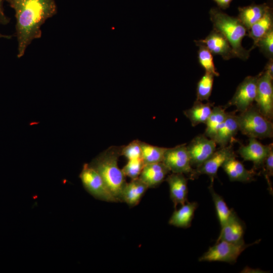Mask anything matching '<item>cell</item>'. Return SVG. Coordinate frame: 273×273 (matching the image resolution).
I'll use <instances>...</instances> for the list:
<instances>
[{"mask_svg":"<svg viewBox=\"0 0 273 273\" xmlns=\"http://www.w3.org/2000/svg\"><path fill=\"white\" fill-rule=\"evenodd\" d=\"M15 12L17 57L25 54L34 39L40 38L41 26L57 12L54 0H6Z\"/></svg>","mask_w":273,"mask_h":273,"instance_id":"6da1fadb","label":"cell"},{"mask_svg":"<svg viewBox=\"0 0 273 273\" xmlns=\"http://www.w3.org/2000/svg\"><path fill=\"white\" fill-rule=\"evenodd\" d=\"M122 148L110 147L89 163L100 174L118 202H121L122 193L127 183L125 175L118 165Z\"/></svg>","mask_w":273,"mask_h":273,"instance_id":"7a4b0ae2","label":"cell"},{"mask_svg":"<svg viewBox=\"0 0 273 273\" xmlns=\"http://www.w3.org/2000/svg\"><path fill=\"white\" fill-rule=\"evenodd\" d=\"M210 19L213 29L219 32L229 42L237 58L247 60L252 50H247L242 45V41L247 35L248 30L237 17L231 16L217 8H212L209 11Z\"/></svg>","mask_w":273,"mask_h":273,"instance_id":"3957f363","label":"cell"},{"mask_svg":"<svg viewBox=\"0 0 273 273\" xmlns=\"http://www.w3.org/2000/svg\"><path fill=\"white\" fill-rule=\"evenodd\" d=\"M239 129L249 136L255 139L271 138L273 136L271 121L263 116L256 106L252 105L237 115Z\"/></svg>","mask_w":273,"mask_h":273,"instance_id":"277c9868","label":"cell"},{"mask_svg":"<svg viewBox=\"0 0 273 273\" xmlns=\"http://www.w3.org/2000/svg\"><path fill=\"white\" fill-rule=\"evenodd\" d=\"M259 242L258 240L252 244H246L244 241L239 243H233L225 241H219L209 248L200 256L199 261H221L235 263L240 255L247 247Z\"/></svg>","mask_w":273,"mask_h":273,"instance_id":"5b68a950","label":"cell"},{"mask_svg":"<svg viewBox=\"0 0 273 273\" xmlns=\"http://www.w3.org/2000/svg\"><path fill=\"white\" fill-rule=\"evenodd\" d=\"M79 178L85 190L95 198L108 202H118L100 174L89 164H83Z\"/></svg>","mask_w":273,"mask_h":273,"instance_id":"8992f818","label":"cell"},{"mask_svg":"<svg viewBox=\"0 0 273 273\" xmlns=\"http://www.w3.org/2000/svg\"><path fill=\"white\" fill-rule=\"evenodd\" d=\"M272 79L268 73L263 71L258 75L256 95L255 101L260 112L271 121L273 117Z\"/></svg>","mask_w":273,"mask_h":273,"instance_id":"52a82bcc","label":"cell"},{"mask_svg":"<svg viewBox=\"0 0 273 273\" xmlns=\"http://www.w3.org/2000/svg\"><path fill=\"white\" fill-rule=\"evenodd\" d=\"M162 162L173 173L193 174L194 168L191 164L190 159L186 144L166 148Z\"/></svg>","mask_w":273,"mask_h":273,"instance_id":"ba28073f","label":"cell"},{"mask_svg":"<svg viewBox=\"0 0 273 273\" xmlns=\"http://www.w3.org/2000/svg\"><path fill=\"white\" fill-rule=\"evenodd\" d=\"M258 75L248 76L238 85L232 99L225 108L235 106L237 111L243 112L253 105L256 95Z\"/></svg>","mask_w":273,"mask_h":273,"instance_id":"9c48e42d","label":"cell"},{"mask_svg":"<svg viewBox=\"0 0 273 273\" xmlns=\"http://www.w3.org/2000/svg\"><path fill=\"white\" fill-rule=\"evenodd\" d=\"M236 156L233 148L232 144L224 147H220L216 150L212 156L194 171L190 179H194L201 174L209 176L211 182L217 178V173L219 167L229 158Z\"/></svg>","mask_w":273,"mask_h":273,"instance_id":"30bf717a","label":"cell"},{"mask_svg":"<svg viewBox=\"0 0 273 273\" xmlns=\"http://www.w3.org/2000/svg\"><path fill=\"white\" fill-rule=\"evenodd\" d=\"M216 147V143L204 134L195 137L187 146L192 167L200 166L214 153Z\"/></svg>","mask_w":273,"mask_h":273,"instance_id":"8fae6325","label":"cell"},{"mask_svg":"<svg viewBox=\"0 0 273 273\" xmlns=\"http://www.w3.org/2000/svg\"><path fill=\"white\" fill-rule=\"evenodd\" d=\"M196 45L206 47L212 54L219 55L225 60L236 56L228 40L219 32L213 29L204 39L195 40Z\"/></svg>","mask_w":273,"mask_h":273,"instance_id":"7c38bea8","label":"cell"},{"mask_svg":"<svg viewBox=\"0 0 273 273\" xmlns=\"http://www.w3.org/2000/svg\"><path fill=\"white\" fill-rule=\"evenodd\" d=\"M273 148L272 144L264 145L257 139L249 138L247 145H240L238 152L244 161L253 163L255 169L262 167L270 150Z\"/></svg>","mask_w":273,"mask_h":273,"instance_id":"4fadbf2b","label":"cell"},{"mask_svg":"<svg viewBox=\"0 0 273 273\" xmlns=\"http://www.w3.org/2000/svg\"><path fill=\"white\" fill-rule=\"evenodd\" d=\"M165 180L169 185L170 197L174 207L176 208L178 204L182 205L186 203L188 193V179L184 174L172 172Z\"/></svg>","mask_w":273,"mask_h":273,"instance_id":"5bb4252c","label":"cell"},{"mask_svg":"<svg viewBox=\"0 0 273 273\" xmlns=\"http://www.w3.org/2000/svg\"><path fill=\"white\" fill-rule=\"evenodd\" d=\"M221 230L217 241H225L239 243L244 241L245 226L234 210Z\"/></svg>","mask_w":273,"mask_h":273,"instance_id":"9a60e30c","label":"cell"},{"mask_svg":"<svg viewBox=\"0 0 273 273\" xmlns=\"http://www.w3.org/2000/svg\"><path fill=\"white\" fill-rule=\"evenodd\" d=\"M239 130L237 115L235 112H227L226 117L218 128L213 140L220 147H224L235 141L234 137Z\"/></svg>","mask_w":273,"mask_h":273,"instance_id":"2e32d148","label":"cell"},{"mask_svg":"<svg viewBox=\"0 0 273 273\" xmlns=\"http://www.w3.org/2000/svg\"><path fill=\"white\" fill-rule=\"evenodd\" d=\"M233 156L228 159L221 166L231 181L249 183L254 180L256 173L254 169L247 170L244 165Z\"/></svg>","mask_w":273,"mask_h":273,"instance_id":"e0dca14e","label":"cell"},{"mask_svg":"<svg viewBox=\"0 0 273 273\" xmlns=\"http://www.w3.org/2000/svg\"><path fill=\"white\" fill-rule=\"evenodd\" d=\"M169 172L162 162L148 164L144 165L139 177L148 188H152L160 185Z\"/></svg>","mask_w":273,"mask_h":273,"instance_id":"ac0fdd59","label":"cell"},{"mask_svg":"<svg viewBox=\"0 0 273 273\" xmlns=\"http://www.w3.org/2000/svg\"><path fill=\"white\" fill-rule=\"evenodd\" d=\"M271 8L268 3L252 4L245 7L238 8V18L248 30L252 25L260 20Z\"/></svg>","mask_w":273,"mask_h":273,"instance_id":"d6986e66","label":"cell"},{"mask_svg":"<svg viewBox=\"0 0 273 273\" xmlns=\"http://www.w3.org/2000/svg\"><path fill=\"white\" fill-rule=\"evenodd\" d=\"M148 186L139 178L131 179L126 183L122 193L121 202H125L130 207L137 205L141 200Z\"/></svg>","mask_w":273,"mask_h":273,"instance_id":"ffe728a7","label":"cell"},{"mask_svg":"<svg viewBox=\"0 0 273 273\" xmlns=\"http://www.w3.org/2000/svg\"><path fill=\"white\" fill-rule=\"evenodd\" d=\"M198 206V204L196 202L187 201L178 209L175 210L169 218V224L178 228H189Z\"/></svg>","mask_w":273,"mask_h":273,"instance_id":"44dd1931","label":"cell"},{"mask_svg":"<svg viewBox=\"0 0 273 273\" xmlns=\"http://www.w3.org/2000/svg\"><path fill=\"white\" fill-rule=\"evenodd\" d=\"M273 30L272 9L271 8L265 15L248 30L247 35L253 40V49L257 42L269 31Z\"/></svg>","mask_w":273,"mask_h":273,"instance_id":"7402d4cb","label":"cell"},{"mask_svg":"<svg viewBox=\"0 0 273 273\" xmlns=\"http://www.w3.org/2000/svg\"><path fill=\"white\" fill-rule=\"evenodd\" d=\"M212 106L210 103H203L196 100L191 108L184 111V114L193 126L200 123L205 124L212 112Z\"/></svg>","mask_w":273,"mask_h":273,"instance_id":"603a6c76","label":"cell"},{"mask_svg":"<svg viewBox=\"0 0 273 273\" xmlns=\"http://www.w3.org/2000/svg\"><path fill=\"white\" fill-rule=\"evenodd\" d=\"M225 108L221 106H216L212 108V112L205 124L206 127L204 135L213 140L218 128L224 121L227 112Z\"/></svg>","mask_w":273,"mask_h":273,"instance_id":"cb8c5ba5","label":"cell"},{"mask_svg":"<svg viewBox=\"0 0 273 273\" xmlns=\"http://www.w3.org/2000/svg\"><path fill=\"white\" fill-rule=\"evenodd\" d=\"M142 158L145 165L162 162L166 148L141 142Z\"/></svg>","mask_w":273,"mask_h":273,"instance_id":"d4e9b609","label":"cell"},{"mask_svg":"<svg viewBox=\"0 0 273 273\" xmlns=\"http://www.w3.org/2000/svg\"><path fill=\"white\" fill-rule=\"evenodd\" d=\"M213 185V183L211 182L208 189L215 205L217 218L221 227L230 217L234 210L229 208L223 198L214 191Z\"/></svg>","mask_w":273,"mask_h":273,"instance_id":"484cf974","label":"cell"},{"mask_svg":"<svg viewBox=\"0 0 273 273\" xmlns=\"http://www.w3.org/2000/svg\"><path fill=\"white\" fill-rule=\"evenodd\" d=\"M214 77L212 74L205 72L200 78L197 86L196 100L201 102L208 101L212 90Z\"/></svg>","mask_w":273,"mask_h":273,"instance_id":"4316f807","label":"cell"},{"mask_svg":"<svg viewBox=\"0 0 273 273\" xmlns=\"http://www.w3.org/2000/svg\"><path fill=\"white\" fill-rule=\"evenodd\" d=\"M197 46L199 47L198 58L200 65L205 69L206 72L212 74L214 76H218L219 74L216 71L214 65L213 54L203 45Z\"/></svg>","mask_w":273,"mask_h":273,"instance_id":"83f0119b","label":"cell"},{"mask_svg":"<svg viewBox=\"0 0 273 273\" xmlns=\"http://www.w3.org/2000/svg\"><path fill=\"white\" fill-rule=\"evenodd\" d=\"M144 165L142 158L130 159L121 170L125 176L134 179L139 177Z\"/></svg>","mask_w":273,"mask_h":273,"instance_id":"f1b7e54d","label":"cell"},{"mask_svg":"<svg viewBox=\"0 0 273 273\" xmlns=\"http://www.w3.org/2000/svg\"><path fill=\"white\" fill-rule=\"evenodd\" d=\"M141 141L136 140L125 146H122L121 155L127 160L142 158Z\"/></svg>","mask_w":273,"mask_h":273,"instance_id":"f546056e","label":"cell"},{"mask_svg":"<svg viewBox=\"0 0 273 273\" xmlns=\"http://www.w3.org/2000/svg\"><path fill=\"white\" fill-rule=\"evenodd\" d=\"M258 47L262 53L269 59H272L273 56V30L269 31L264 37L261 38L256 43L255 47Z\"/></svg>","mask_w":273,"mask_h":273,"instance_id":"4dcf8cb0","label":"cell"},{"mask_svg":"<svg viewBox=\"0 0 273 273\" xmlns=\"http://www.w3.org/2000/svg\"><path fill=\"white\" fill-rule=\"evenodd\" d=\"M264 174L268 185L270 193L272 194V189L270 177L273 175V148L271 149L262 166Z\"/></svg>","mask_w":273,"mask_h":273,"instance_id":"1f68e13d","label":"cell"},{"mask_svg":"<svg viewBox=\"0 0 273 273\" xmlns=\"http://www.w3.org/2000/svg\"><path fill=\"white\" fill-rule=\"evenodd\" d=\"M6 0H0V24L6 25L8 24L10 21V19L7 17L4 9V2Z\"/></svg>","mask_w":273,"mask_h":273,"instance_id":"d6a6232c","label":"cell"},{"mask_svg":"<svg viewBox=\"0 0 273 273\" xmlns=\"http://www.w3.org/2000/svg\"><path fill=\"white\" fill-rule=\"evenodd\" d=\"M214 1L219 9L225 10L228 8L231 3L233 0H213Z\"/></svg>","mask_w":273,"mask_h":273,"instance_id":"836d02e7","label":"cell"},{"mask_svg":"<svg viewBox=\"0 0 273 273\" xmlns=\"http://www.w3.org/2000/svg\"><path fill=\"white\" fill-rule=\"evenodd\" d=\"M273 61L272 59H269L268 62L267 63L264 70L265 72L268 73L271 77L273 78Z\"/></svg>","mask_w":273,"mask_h":273,"instance_id":"e575fe53","label":"cell"},{"mask_svg":"<svg viewBox=\"0 0 273 273\" xmlns=\"http://www.w3.org/2000/svg\"><path fill=\"white\" fill-rule=\"evenodd\" d=\"M13 37L11 35H5L0 33V38H4L6 39H11Z\"/></svg>","mask_w":273,"mask_h":273,"instance_id":"d590c367","label":"cell"}]
</instances>
